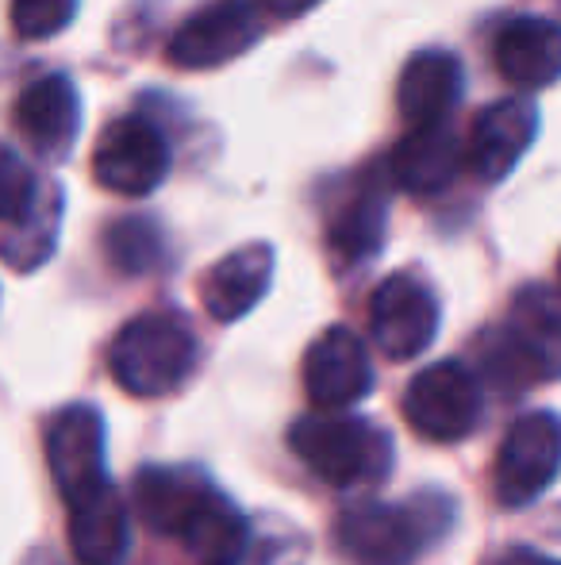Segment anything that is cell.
<instances>
[{
    "label": "cell",
    "instance_id": "cell-1",
    "mask_svg": "<svg viewBox=\"0 0 561 565\" xmlns=\"http://www.w3.org/2000/svg\"><path fill=\"white\" fill-rule=\"evenodd\" d=\"M289 447L335 489L385 481L392 466V443L381 427L369 419L346 416V412H312L296 419L289 431Z\"/></svg>",
    "mask_w": 561,
    "mask_h": 565
},
{
    "label": "cell",
    "instance_id": "cell-2",
    "mask_svg": "<svg viewBox=\"0 0 561 565\" xmlns=\"http://www.w3.org/2000/svg\"><path fill=\"white\" fill-rule=\"evenodd\" d=\"M446 527V500L416 497L412 504H354L338 515V546L358 565H412Z\"/></svg>",
    "mask_w": 561,
    "mask_h": 565
},
{
    "label": "cell",
    "instance_id": "cell-3",
    "mask_svg": "<svg viewBox=\"0 0 561 565\" xmlns=\"http://www.w3.org/2000/svg\"><path fill=\"white\" fill-rule=\"evenodd\" d=\"M196 365V335L188 323L165 312L136 316L116 335L108 350V370L116 385L131 396H165L193 373Z\"/></svg>",
    "mask_w": 561,
    "mask_h": 565
},
{
    "label": "cell",
    "instance_id": "cell-4",
    "mask_svg": "<svg viewBox=\"0 0 561 565\" xmlns=\"http://www.w3.org/2000/svg\"><path fill=\"white\" fill-rule=\"evenodd\" d=\"M561 473V419L554 412H527L508 427L496 454V500L504 508H527Z\"/></svg>",
    "mask_w": 561,
    "mask_h": 565
},
{
    "label": "cell",
    "instance_id": "cell-5",
    "mask_svg": "<svg viewBox=\"0 0 561 565\" xmlns=\"http://www.w3.org/2000/svg\"><path fill=\"white\" fill-rule=\"evenodd\" d=\"M170 173V142L150 119L123 116L108 124L93 150V178L116 196H150Z\"/></svg>",
    "mask_w": 561,
    "mask_h": 565
},
{
    "label": "cell",
    "instance_id": "cell-6",
    "mask_svg": "<svg viewBox=\"0 0 561 565\" xmlns=\"http://www.w3.org/2000/svg\"><path fill=\"white\" fill-rule=\"evenodd\" d=\"M404 416L423 439L457 443L481 424V385L462 362H434L412 377Z\"/></svg>",
    "mask_w": 561,
    "mask_h": 565
},
{
    "label": "cell",
    "instance_id": "cell-7",
    "mask_svg": "<svg viewBox=\"0 0 561 565\" xmlns=\"http://www.w3.org/2000/svg\"><path fill=\"white\" fill-rule=\"evenodd\" d=\"M439 331V300L420 277L392 274L369 297V335L385 358H408L423 354Z\"/></svg>",
    "mask_w": 561,
    "mask_h": 565
},
{
    "label": "cell",
    "instance_id": "cell-8",
    "mask_svg": "<svg viewBox=\"0 0 561 565\" xmlns=\"http://www.w3.org/2000/svg\"><path fill=\"white\" fill-rule=\"evenodd\" d=\"M258 12L250 0H216L193 12L170 39V62L177 70H216L258 43Z\"/></svg>",
    "mask_w": 561,
    "mask_h": 565
},
{
    "label": "cell",
    "instance_id": "cell-9",
    "mask_svg": "<svg viewBox=\"0 0 561 565\" xmlns=\"http://www.w3.org/2000/svg\"><path fill=\"white\" fill-rule=\"evenodd\" d=\"M46 466L66 504H77L112 484L105 473V419L97 408L74 404L54 419L46 431Z\"/></svg>",
    "mask_w": 561,
    "mask_h": 565
},
{
    "label": "cell",
    "instance_id": "cell-10",
    "mask_svg": "<svg viewBox=\"0 0 561 565\" xmlns=\"http://www.w3.org/2000/svg\"><path fill=\"white\" fill-rule=\"evenodd\" d=\"M304 388L308 401L320 412H343L358 404L374 388V365H369L366 342L350 328H327L308 347Z\"/></svg>",
    "mask_w": 561,
    "mask_h": 565
},
{
    "label": "cell",
    "instance_id": "cell-11",
    "mask_svg": "<svg viewBox=\"0 0 561 565\" xmlns=\"http://www.w3.org/2000/svg\"><path fill=\"white\" fill-rule=\"evenodd\" d=\"M535 135H539V108L531 100H496L473 119L465 166L473 170V178H481L485 185H496V181H504L516 170L519 158L535 142Z\"/></svg>",
    "mask_w": 561,
    "mask_h": 565
},
{
    "label": "cell",
    "instance_id": "cell-12",
    "mask_svg": "<svg viewBox=\"0 0 561 565\" xmlns=\"http://www.w3.org/2000/svg\"><path fill=\"white\" fill-rule=\"evenodd\" d=\"M504 350L531 377H561V297L554 289L539 285L519 292L504 328Z\"/></svg>",
    "mask_w": 561,
    "mask_h": 565
},
{
    "label": "cell",
    "instance_id": "cell-13",
    "mask_svg": "<svg viewBox=\"0 0 561 565\" xmlns=\"http://www.w3.org/2000/svg\"><path fill=\"white\" fill-rule=\"evenodd\" d=\"M496 70L519 89H547L561 77V23L542 15H519L496 31Z\"/></svg>",
    "mask_w": 561,
    "mask_h": 565
},
{
    "label": "cell",
    "instance_id": "cell-14",
    "mask_svg": "<svg viewBox=\"0 0 561 565\" xmlns=\"http://www.w3.org/2000/svg\"><path fill=\"white\" fill-rule=\"evenodd\" d=\"M270 281H273V246L250 243L231 250L227 258H219L204 274L201 300L208 308V316H216L219 323H235L247 312H255L258 300L270 292Z\"/></svg>",
    "mask_w": 561,
    "mask_h": 565
},
{
    "label": "cell",
    "instance_id": "cell-15",
    "mask_svg": "<svg viewBox=\"0 0 561 565\" xmlns=\"http://www.w3.org/2000/svg\"><path fill=\"white\" fill-rule=\"evenodd\" d=\"M212 481L201 477L196 469H173V466H154L142 469L136 477V489H131V500H136V512L142 523H150L162 535H185V527L196 520L204 504L212 497Z\"/></svg>",
    "mask_w": 561,
    "mask_h": 565
},
{
    "label": "cell",
    "instance_id": "cell-16",
    "mask_svg": "<svg viewBox=\"0 0 561 565\" xmlns=\"http://www.w3.org/2000/svg\"><path fill=\"white\" fill-rule=\"evenodd\" d=\"M465 166V147L446 124L408 127V135L392 150V181L412 196H434L454 185Z\"/></svg>",
    "mask_w": 561,
    "mask_h": 565
},
{
    "label": "cell",
    "instance_id": "cell-17",
    "mask_svg": "<svg viewBox=\"0 0 561 565\" xmlns=\"http://www.w3.org/2000/svg\"><path fill=\"white\" fill-rule=\"evenodd\" d=\"M15 119L43 154H69L82 131V97L66 74H46L20 93Z\"/></svg>",
    "mask_w": 561,
    "mask_h": 565
},
{
    "label": "cell",
    "instance_id": "cell-18",
    "mask_svg": "<svg viewBox=\"0 0 561 565\" xmlns=\"http://www.w3.org/2000/svg\"><path fill=\"white\" fill-rule=\"evenodd\" d=\"M462 100V62L446 51H420L404 62L397 85V105L408 127L446 124Z\"/></svg>",
    "mask_w": 561,
    "mask_h": 565
},
{
    "label": "cell",
    "instance_id": "cell-19",
    "mask_svg": "<svg viewBox=\"0 0 561 565\" xmlns=\"http://www.w3.org/2000/svg\"><path fill=\"white\" fill-rule=\"evenodd\" d=\"M128 546V504L112 484L69 504V551L77 565H123Z\"/></svg>",
    "mask_w": 561,
    "mask_h": 565
},
{
    "label": "cell",
    "instance_id": "cell-20",
    "mask_svg": "<svg viewBox=\"0 0 561 565\" xmlns=\"http://www.w3.org/2000/svg\"><path fill=\"white\" fill-rule=\"evenodd\" d=\"M181 543H185V551L204 565H239L247 558L255 535H250L247 515L227 497L212 492L208 504H204L201 512H196V520L185 527Z\"/></svg>",
    "mask_w": 561,
    "mask_h": 565
},
{
    "label": "cell",
    "instance_id": "cell-21",
    "mask_svg": "<svg viewBox=\"0 0 561 565\" xmlns=\"http://www.w3.org/2000/svg\"><path fill=\"white\" fill-rule=\"evenodd\" d=\"M58 216H62V193L43 181V193L39 204L31 209V216L23 224L8 227L0 238V258L12 269H35L39 262H46V254L54 250V238H58Z\"/></svg>",
    "mask_w": 561,
    "mask_h": 565
},
{
    "label": "cell",
    "instance_id": "cell-22",
    "mask_svg": "<svg viewBox=\"0 0 561 565\" xmlns=\"http://www.w3.org/2000/svg\"><path fill=\"white\" fill-rule=\"evenodd\" d=\"M385 238V196L381 193H362L338 212L331 224V250L343 262H362L381 246Z\"/></svg>",
    "mask_w": 561,
    "mask_h": 565
},
{
    "label": "cell",
    "instance_id": "cell-23",
    "mask_svg": "<svg viewBox=\"0 0 561 565\" xmlns=\"http://www.w3.org/2000/svg\"><path fill=\"white\" fill-rule=\"evenodd\" d=\"M39 193H43V181L31 173V166L8 142H0V224L4 231L31 216Z\"/></svg>",
    "mask_w": 561,
    "mask_h": 565
},
{
    "label": "cell",
    "instance_id": "cell-24",
    "mask_svg": "<svg viewBox=\"0 0 561 565\" xmlns=\"http://www.w3.org/2000/svg\"><path fill=\"white\" fill-rule=\"evenodd\" d=\"M77 15V0H12V28L20 39H51Z\"/></svg>",
    "mask_w": 561,
    "mask_h": 565
},
{
    "label": "cell",
    "instance_id": "cell-25",
    "mask_svg": "<svg viewBox=\"0 0 561 565\" xmlns=\"http://www.w3.org/2000/svg\"><path fill=\"white\" fill-rule=\"evenodd\" d=\"M108 254H112V262L120 269H128V274H142L158 254L154 227L142 224V220H123V224H116L112 231H108Z\"/></svg>",
    "mask_w": 561,
    "mask_h": 565
},
{
    "label": "cell",
    "instance_id": "cell-26",
    "mask_svg": "<svg viewBox=\"0 0 561 565\" xmlns=\"http://www.w3.org/2000/svg\"><path fill=\"white\" fill-rule=\"evenodd\" d=\"M315 4H320V0H266V8H270L278 20H296V15L312 12Z\"/></svg>",
    "mask_w": 561,
    "mask_h": 565
},
{
    "label": "cell",
    "instance_id": "cell-27",
    "mask_svg": "<svg viewBox=\"0 0 561 565\" xmlns=\"http://www.w3.org/2000/svg\"><path fill=\"white\" fill-rule=\"evenodd\" d=\"M496 565H561V562L547 558V554H535V551H508Z\"/></svg>",
    "mask_w": 561,
    "mask_h": 565
},
{
    "label": "cell",
    "instance_id": "cell-28",
    "mask_svg": "<svg viewBox=\"0 0 561 565\" xmlns=\"http://www.w3.org/2000/svg\"><path fill=\"white\" fill-rule=\"evenodd\" d=\"M558 269H561V262H558Z\"/></svg>",
    "mask_w": 561,
    "mask_h": 565
}]
</instances>
